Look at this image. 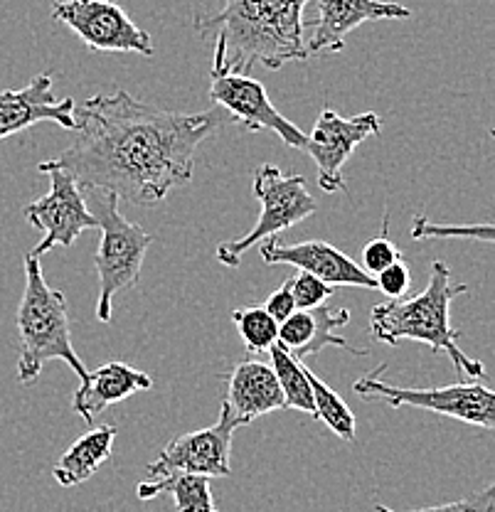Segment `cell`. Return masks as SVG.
Returning a JSON list of instances; mask_svg holds the SVG:
<instances>
[{
  "label": "cell",
  "instance_id": "d6986e66",
  "mask_svg": "<svg viewBox=\"0 0 495 512\" xmlns=\"http://www.w3.org/2000/svg\"><path fill=\"white\" fill-rule=\"evenodd\" d=\"M138 500H153L158 495H173L178 512H220L212 500L210 478L198 473H168L138 483Z\"/></svg>",
  "mask_w": 495,
  "mask_h": 512
},
{
  "label": "cell",
  "instance_id": "30bf717a",
  "mask_svg": "<svg viewBox=\"0 0 495 512\" xmlns=\"http://www.w3.org/2000/svg\"><path fill=\"white\" fill-rule=\"evenodd\" d=\"M237 429L239 421L222 407L217 424L168 441L156 461L148 463V476L161 478L168 473H198L207 478H230L232 436Z\"/></svg>",
  "mask_w": 495,
  "mask_h": 512
},
{
  "label": "cell",
  "instance_id": "7a4b0ae2",
  "mask_svg": "<svg viewBox=\"0 0 495 512\" xmlns=\"http://www.w3.org/2000/svg\"><path fill=\"white\" fill-rule=\"evenodd\" d=\"M308 0H225L215 15H198L195 30L215 42L212 77L252 74L257 64L281 69L308 60L303 8Z\"/></svg>",
  "mask_w": 495,
  "mask_h": 512
},
{
  "label": "cell",
  "instance_id": "277c9868",
  "mask_svg": "<svg viewBox=\"0 0 495 512\" xmlns=\"http://www.w3.org/2000/svg\"><path fill=\"white\" fill-rule=\"evenodd\" d=\"M18 382L33 384L50 360L67 362L69 370L87 380L89 370L72 343V320L65 293L47 286L40 259L25 256V291L18 308Z\"/></svg>",
  "mask_w": 495,
  "mask_h": 512
},
{
  "label": "cell",
  "instance_id": "8fae6325",
  "mask_svg": "<svg viewBox=\"0 0 495 512\" xmlns=\"http://www.w3.org/2000/svg\"><path fill=\"white\" fill-rule=\"evenodd\" d=\"M382 131V119L375 111L343 119L335 111L323 109L306 138V151L318 170V185L323 192H345L343 165L353 156L355 148L367 138Z\"/></svg>",
  "mask_w": 495,
  "mask_h": 512
},
{
  "label": "cell",
  "instance_id": "2e32d148",
  "mask_svg": "<svg viewBox=\"0 0 495 512\" xmlns=\"http://www.w3.org/2000/svg\"><path fill=\"white\" fill-rule=\"evenodd\" d=\"M222 407L239 421V426H247L259 416L284 409V392L276 382L271 365L252 360V357L234 365L230 375H225Z\"/></svg>",
  "mask_w": 495,
  "mask_h": 512
},
{
  "label": "cell",
  "instance_id": "83f0119b",
  "mask_svg": "<svg viewBox=\"0 0 495 512\" xmlns=\"http://www.w3.org/2000/svg\"><path fill=\"white\" fill-rule=\"evenodd\" d=\"M264 311L269 313V316L274 318L276 323H281V320H286V318L291 316V313L296 311L294 293H291V279H286V281H284V286L276 288V291L271 293L269 298H266Z\"/></svg>",
  "mask_w": 495,
  "mask_h": 512
},
{
  "label": "cell",
  "instance_id": "ac0fdd59",
  "mask_svg": "<svg viewBox=\"0 0 495 512\" xmlns=\"http://www.w3.org/2000/svg\"><path fill=\"white\" fill-rule=\"evenodd\" d=\"M116 431L119 429H116L114 424H106L79 436V439L62 453L60 461L55 463L52 478H55L62 488H74V485L87 483V480L111 458V446H114Z\"/></svg>",
  "mask_w": 495,
  "mask_h": 512
},
{
  "label": "cell",
  "instance_id": "8992f818",
  "mask_svg": "<svg viewBox=\"0 0 495 512\" xmlns=\"http://www.w3.org/2000/svg\"><path fill=\"white\" fill-rule=\"evenodd\" d=\"M254 197L262 202V215H259L252 232L232 239V242H222L217 247L220 264L239 266L242 256L254 244L286 232V229L303 222L318 210L316 197H311V192L306 188V178L298 173L284 175L271 163H262L254 170Z\"/></svg>",
  "mask_w": 495,
  "mask_h": 512
},
{
  "label": "cell",
  "instance_id": "52a82bcc",
  "mask_svg": "<svg viewBox=\"0 0 495 512\" xmlns=\"http://www.w3.org/2000/svg\"><path fill=\"white\" fill-rule=\"evenodd\" d=\"M380 365L377 370L367 372L353 384L355 394L365 402H382L387 407H417L427 412L459 419L463 424L478 426L483 431L495 429V394L478 382H459L449 387H429V389H409L395 387V384L380 380Z\"/></svg>",
  "mask_w": 495,
  "mask_h": 512
},
{
  "label": "cell",
  "instance_id": "6da1fadb",
  "mask_svg": "<svg viewBox=\"0 0 495 512\" xmlns=\"http://www.w3.org/2000/svg\"><path fill=\"white\" fill-rule=\"evenodd\" d=\"M74 141L60 158L45 160L77 180L131 205H158L195 173V151L207 136L234 124L222 106L180 114L133 99L124 89L74 106Z\"/></svg>",
  "mask_w": 495,
  "mask_h": 512
},
{
  "label": "cell",
  "instance_id": "cb8c5ba5",
  "mask_svg": "<svg viewBox=\"0 0 495 512\" xmlns=\"http://www.w3.org/2000/svg\"><path fill=\"white\" fill-rule=\"evenodd\" d=\"M291 293H294L298 311H308V308L326 303L333 296V286L321 281L318 276L308 274V271H298V274L291 276Z\"/></svg>",
  "mask_w": 495,
  "mask_h": 512
},
{
  "label": "cell",
  "instance_id": "3957f363",
  "mask_svg": "<svg viewBox=\"0 0 495 512\" xmlns=\"http://www.w3.org/2000/svg\"><path fill=\"white\" fill-rule=\"evenodd\" d=\"M466 291V284H454L451 269L444 261H434L429 269V284L419 296L390 298L387 303H377L372 308V338L387 345L417 340V343L429 345L434 352H446L463 380L478 382L486 375V367L459 348L461 333L451 325V303Z\"/></svg>",
  "mask_w": 495,
  "mask_h": 512
},
{
  "label": "cell",
  "instance_id": "5b68a950",
  "mask_svg": "<svg viewBox=\"0 0 495 512\" xmlns=\"http://www.w3.org/2000/svg\"><path fill=\"white\" fill-rule=\"evenodd\" d=\"M97 192L94 217L99 222L97 229H101L99 249L94 256L99 276L97 318L101 323H109L111 313H114V298L121 291L136 288L141 281V266L148 247L153 244V237L146 229L121 215L119 197L106 190Z\"/></svg>",
  "mask_w": 495,
  "mask_h": 512
},
{
  "label": "cell",
  "instance_id": "ffe728a7",
  "mask_svg": "<svg viewBox=\"0 0 495 512\" xmlns=\"http://www.w3.org/2000/svg\"><path fill=\"white\" fill-rule=\"evenodd\" d=\"M269 357L276 382H279L281 392H284V409H294V412H306L313 416V392L306 375V365L298 362L279 343L271 345Z\"/></svg>",
  "mask_w": 495,
  "mask_h": 512
},
{
  "label": "cell",
  "instance_id": "e0dca14e",
  "mask_svg": "<svg viewBox=\"0 0 495 512\" xmlns=\"http://www.w3.org/2000/svg\"><path fill=\"white\" fill-rule=\"evenodd\" d=\"M153 387L151 375L126 365V362H106L99 370L89 372L87 380L79 382L74 392L72 409L87 424H94L97 414H104L111 404H119L138 392H148Z\"/></svg>",
  "mask_w": 495,
  "mask_h": 512
},
{
  "label": "cell",
  "instance_id": "4fadbf2b",
  "mask_svg": "<svg viewBox=\"0 0 495 512\" xmlns=\"http://www.w3.org/2000/svg\"><path fill=\"white\" fill-rule=\"evenodd\" d=\"M412 18V10L387 0H318L316 23L306 37V52L335 55L345 50V37L365 23Z\"/></svg>",
  "mask_w": 495,
  "mask_h": 512
},
{
  "label": "cell",
  "instance_id": "484cf974",
  "mask_svg": "<svg viewBox=\"0 0 495 512\" xmlns=\"http://www.w3.org/2000/svg\"><path fill=\"white\" fill-rule=\"evenodd\" d=\"M399 259H402V252H399L397 244H392L390 239H387V220H385V227H382L380 237H375L372 242H367L363 249L365 271L370 276H375V274H380L382 269H387L390 264H395V261H399Z\"/></svg>",
  "mask_w": 495,
  "mask_h": 512
},
{
  "label": "cell",
  "instance_id": "5bb4252c",
  "mask_svg": "<svg viewBox=\"0 0 495 512\" xmlns=\"http://www.w3.org/2000/svg\"><path fill=\"white\" fill-rule=\"evenodd\" d=\"M264 264H289L298 271L318 276L330 286H358L375 288V276H370L363 266L355 264L348 254L338 252L328 242H298L284 244L279 237L264 239L262 244Z\"/></svg>",
  "mask_w": 495,
  "mask_h": 512
},
{
  "label": "cell",
  "instance_id": "9c48e42d",
  "mask_svg": "<svg viewBox=\"0 0 495 512\" xmlns=\"http://www.w3.org/2000/svg\"><path fill=\"white\" fill-rule=\"evenodd\" d=\"M52 18L67 25L94 52H136L153 57V42L121 5L111 0H55Z\"/></svg>",
  "mask_w": 495,
  "mask_h": 512
},
{
  "label": "cell",
  "instance_id": "4316f807",
  "mask_svg": "<svg viewBox=\"0 0 495 512\" xmlns=\"http://www.w3.org/2000/svg\"><path fill=\"white\" fill-rule=\"evenodd\" d=\"M409 281H412V271L402 259L375 274V288H380L390 298H402L409 291Z\"/></svg>",
  "mask_w": 495,
  "mask_h": 512
},
{
  "label": "cell",
  "instance_id": "603a6c76",
  "mask_svg": "<svg viewBox=\"0 0 495 512\" xmlns=\"http://www.w3.org/2000/svg\"><path fill=\"white\" fill-rule=\"evenodd\" d=\"M414 239H446V237H463V239H483V242H493V227L491 224H463V227H436L427 217L419 215L412 227Z\"/></svg>",
  "mask_w": 495,
  "mask_h": 512
},
{
  "label": "cell",
  "instance_id": "44dd1931",
  "mask_svg": "<svg viewBox=\"0 0 495 512\" xmlns=\"http://www.w3.org/2000/svg\"><path fill=\"white\" fill-rule=\"evenodd\" d=\"M306 375H308V382H311V392H313V419H321L333 434L340 436V439L355 441V431H358V426H355L353 409H350L348 404H345V399L340 397L333 387H328L316 372L306 367Z\"/></svg>",
  "mask_w": 495,
  "mask_h": 512
},
{
  "label": "cell",
  "instance_id": "ba28073f",
  "mask_svg": "<svg viewBox=\"0 0 495 512\" xmlns=\"http://www.w3.org/2000/svg\"><path fill=\"white\" fill-rule=\"evenodd\" d=\"M40 173L50 178V192L40 200L30 202L23 210L25 220L40 229L42 239L35 244L30 254L40 259L55 247H69L74 239L87 229H97L99 222L94 212L87 207L84 192L77 185V180L62 168H52V165L40 163L37 165Z\"/></svg>",
  "mask_w": 495,
  "mask_h": 512
},
{
  "label": "cell",
  "instance_id": "7402d4cb",
  "mask_svg": "<svg viewBox=\"0 0 495 512\" xmlns=\"http://www.w3.org/2000/svg\"><path fill=\"white\" fill-rule=\"evenodd\" d=\"M232 320L234 325H237L239 338H242L249 355H264V352H269L271 345L276 343L279 323L264 311V306L237 308V311L232 313Z\"/></svg>",
  "mask_w": 495,
  "mask_h": 512
},
{
  "label": "cell",
  "instance_id": "9a60e30c",
  "mask_svg": "<svg viewBox=\"0 0 495 512\" xmlns=\"http://www.w3.org/2000/svg\"><path fill=\"white\" fill-rule=\"evenodd\" d=\"M74 106V99H60L55 94L50 74H37L25 89L0 94V141L40 121H55L57 126L74 131Z\"/></svg>",
  "mask_w": 495,
  "mask_h": 512
},
{
  "label": "cell",
  "instance_id": "7c38bea8",
  "mask_svg": "<svg viewBox=\"0 0 495 512\" xmlns=\"http://www.w3.org/2000/svg\"><path fill=\"white\" fill-rule=\"evenodd\" d=\"M210 99L232 116L234 124H242L249 131H271L286 146L306 148V133L274 109L264 84L252 79V74H215L210 84Z\"/></svg>",
  "mask_w": 495,
  "mask_h": 512
},
{
  "label": "cell",
  "instance_id": "d4e9b609",
  "mask_svg": "<svg viewBox=\"0 0 495 512\" xmlns=\"http://www.w3.org/2000/svg\"><path fill=\"white\" fill-rule=\"evenodd\" d=\"M495 510V485H486L478 493L466 495V498L454 500L446 505H434V508H419V510H404V512H493ZM375 512H397L387 505H375Z\"/></svg>",
  "mask_w": 495,
  "mask_h": 512
}]
</instances>
